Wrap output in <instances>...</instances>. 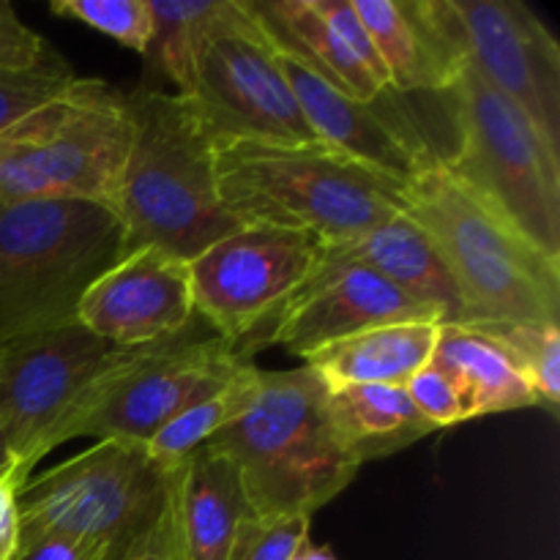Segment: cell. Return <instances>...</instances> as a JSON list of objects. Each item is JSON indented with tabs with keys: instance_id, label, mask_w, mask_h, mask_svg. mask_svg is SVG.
<instances>
[{
	"instance_id": "obj_1",
	"label": "cell",
	"mask_w": 560,
	"mask_h": 560,
	"mask_svg": "<svg viewBox=\"0 0 560 560\" xmlns=\"http://www.w3.org/2000/svg\"><path fill=\"white\" fill-rule=\"evenodd\" d=\"M219 202L238 228H279L323 244L353 238L408 211L405 184L326 142L217 140Z\"/></svg>"
},
{
	"instance_id": "obj_2",
	"label": "cell",
	"mask_w": 560,
	"mask_h": 560,
	"mask_svg": "<svg viewBox=\"0 0 560 560\" xmlns=\"http://www.w3.org/2000/svg\"><path fill=\"white\" fill-rule=\"evenodd\" d=\"M126 109L131 142L113 202L124 230V255L159 246L186 262L195 260L238 230L219 202L217 140L180 93L137 88L126 93Z\"/></svg>"
},
{
	"instance_id": "obj_3",
	"label": "cell",
	"mask_w": 560,
	"mask_h": 560,
	"mask_svg": "<svg viewBox=\"0 0 560 560\" xmlns=\"http://www.w3.org/2000/svg\"><path fill=\"white\" fill-rule=\"evenodd\" d=\"M405 200L463 299V326L560 323V262L463 184L443 156L405 184Z\"/></svg>"
},
{
	"instance_id": "obj_4",
	"label": "cell",
	"mask_w": 560,
	"mask_h": 560,
	"mask_svg": "<svg viewBox=\"0 0 560 560\" xmlns=\"http://www.w3.org/2000/svg\"><path fill=\"white\" fill-rule=\"evenodd\" d=\"M173 476L145 443L96 441L16 490L20 545L69 536L102 560H167Z\"/></svg>"
},
{
	"instance_id": "obj_5",
	"label": "cell",
	"mask_w": 560,
	"mask_h": 560,
	"mask_svg": "<svg viewBox=\"0 0 560 560\" xmlns=\"http://www.w3.org/2000/svg\"><path fill=\"white\" fill-rule=\"evenodd\" d=\"M206 446L233 459L255 514L312 517L359 474L334 432L326 383L306 364L260 370L249 408Z\"/></svg>"
},
{
	"instance_id": "obj_6",
	"label": "cell",
	"mask_w": 560,
	"mask_h": 560,
	"mask_svg": "<svg viewBox=\"0 0 560 560\" xmlns=\"http://www.w3.org/2000/svg\"><path fill=\"white\" fill-rule=\"evenodd\" d=\"M120 255L124 230L107 206L0 202V345L74 323L85 290Z\"/></svg>"
},
{
	"instance_id": "obj_7",
	"label": "cell",
	"mask_w": 560,
	"mask_h": 560,
	"mask_svg": "<svg viewBox=\"0 0 560 560\" xmlns=\"http://www.w3.org/2000/svg\"><path fill=\"white\" fill-rule=\"evenodd\" d=\"M129 142L126 93L80 77L69 93L0 131V202L80 200L113 211Z\"/></svg>"
},
{
	"instance_id": "obj_8",
	"label": "cell",
	"mask_w": 560,
	"mask_h": 560,
	"mask_svg": "<svg viewBox=\"0 0 560 560\" xmlns=\"http://www.w3.org/2000/svg\"><path fill=\"white\" fill-rule=\"evenodd\" d=\"M457 151L443 156L530 244L560 262V151L470 66L448 88Z\"/></svg>"
},
{
	"instance_id": "obj_9",
	"label": "cell",
	"mask_w": 560,
	"mask_h": 560,
	"mask_svg": "<svg viewBox=\"0 0 560 560\" xmlns=\"http://www.w3.org/2000/svg\"><path fill=\"white\" fill-rule=\"evenodd\" d=\"M200 317L186 331L140 348H124L85 397L44 441V457L74 438L148 443L197 399L222 388L249 359Z\"/></svg>"
},
{
	"instance_id": "obj_10",
	"label": "cell",
	"mask_w": 560,
	"mask_h": 560,
	"mask_svg": "<svg viewBox=\"0 0 560 560\" xmlns=\"http://www.w3.org/2000/svg\"><path fill=\"white\" fill-rule=\"evenodd\" d=\"M213 140L320 142L306 124L266 36L244 0H222L186 93Z\"/></svg>"
},
{
	"instance_id": "obj_11",
	"label": "cell",
	"mask_w": 560,
	"mask_h": 560,
	"mask_svg": "<svg viewBox=\"0 0 560 560\" xmlns=\"http://www.w3.org/2000/svg\"><path fill=\"white\" fill-rule=\"evenodd\" d=\"M124 348L80 323L0 345V441L5 479L20 490L44 459V441Z\"/></svg>"
},
{
	"instance_id": "obj_12",
	"label": "cell",
	"mask_w": 560,
	"mask_h": 560,
	"mask_svg": "<svg viewBox=\"0 0 560 560\" xmlns=\"http://www.w3.org/2000/svg\"><path fill=\"white\" fill-rule=\"evenodd\" d=\"M320 246L315 235L295 230H233L189 260L197 317L224 342H246L312 277Z\"/></svg>"
},
{
	"instance_id": "obj_13",
	"label": "cell",
	"mask_w": 560,
	"mask_h": 560,
	"mask_svg": "<svg viewBox=\"0 0 560 560\" xmlns=\"http://www.w3.org/2000/svg\"><path fill=\"white\" fill-rule=\"evenodd\" d=\"M468 66L560 151V44L520 0H448Z\"/></svg>"
},
{
	"instance_id": "obj_14",
	"label": "cell",
	"mask_w": 560,
	"mask_h": 560,
	"mask_svg": "<svg viewBox=\"0 0 560 560\" xmlns=\"http://www.w3.org/2000/svg\"><path fill=\"white\" fill-rule=\"evenodd\" d=\"M419 320L441 323V317L377 271L350 262L312 273L262 331L235 348L249 359L266 345H282L288 353L306 361L317 350L353 334Z\"/></svg>"
},
{
	"instance_id": "obj_15",
	"label": "cell",
	"mask_w": 560,
	"mask_h": 560,
	"mask_svg": "<svg viewBox=\"0 0 560 560\" xmlns=\"http://www.w3.org/2000/svg\"><path fill=\"white\" fill-rule=\"evenodd\" d=\"M195 320L189 262L159 246L126 252L77 306V323L115 348L162 342Z\"/></svg>"
},
{
	"instance_id": "obj_16",
	"label": "cell",
	"mask_w": 560,
	"mask_h": 560,
	"mask_svg": "<svg viewBox=\"0 0 560 560\" xmlns=\"http://www.w3.org/2000/svg\"><path fill=\"white\" fill-rule=\"evenodd\" d=\"M273 52L310 129L334 151L370 164L402 184H408L430 159H435V153L413 126L405 124L399 115L377 107L381 98L372 104L355 102L328 85L293 52L277 44H273Z\"/></svg>"
},
{
	"instance_id": "obj_17",
	"label": "cell",
	"mask_w": 560,
	"mask_h": 560,
	"mask_svg": "<svg viewBox=\"0 0 560 560\" xmlns=\"http://www.w3.org/2000/svg\"><path fill=\"white\" fill-rule=\"evenodd\" d=\"M392 80V93L446 96L468 66L448 0H353Z\"/></svg>"
},
{
	"instance_id": "obj_18",
	"label": "cell",
	"mask_w": 560,
	"mask_h": 560,
	"mask_svg": "<svg viewBox=\"0 0 560 560\" xmlns=\"http://www.w3.org/2000/svg\"><path fill=\"white\" fill-rule=\"evenodd\" d=\"M252 514L233 459L211 446L197 448L173 476L167 560H224Z\"/></svg>"
},
{
	"instance_id": "obj_19",
	"label": "cell",
	"mask_w": 560,
	"mask_h": 560,
	"mask_svg": "<svg viewBox=\"0 0 560 560\" xmlns=\"http://www.w3.org/2000/svg\"><path fill=\"white\" fill-rule=\"evenodd\" d=\"M350 262H359V266L386 277L410 299L435 312L443 326H463L465 323L463 299H459L446 266L441 262L424 230L408 213L353 235V238L323 244L320 260L312 273L331 271V268L350 266Z\"/></svg>"
},
{
	"instance_id": "obj_20",
	"label": "cell",
	"mask_w": 560,
	"mask_h": 560,
	"mask_svg": "<svg viewBox=\"0 0 560 560\" xmlns=\"http://www.w3.org/2000/svg\"><path fill=\"white\" fill-rule=\"evenodd\" d=\"M257 25L277 47L304 60L328 85L355 102L372 104L388 91L350 49L337 27L315 9L312 0H244Z\"/></svg>"
},
{
	"instance_id": "obj_21",
	"label": "cell",
	"mask_w": 560,
	"mask_h": 560,
	"mask_svg": "<svg viewBox=\"0 0 560 560\" xmlns=\"http://www.w3.org/2000/svg\"><path fill=\"white\" fill-rule=\"evenodd\" d=\"M441 323H394L370 328L317 350L306 366L323 377L326 386H405L424 370L435 353Z\"/></svg>"
},
{
	"instance_id": "obj_22",
	"label": "cell",
	"mask_w": 560,
	"mask_h": 560,
	"mask_svg": "<svg viewBox=\"0 0 560 560\" xmlns=\"http://www.w3.org/2000/svg\"><path fill=\"white\" fill-rule=\"evenodd\" d=\"M326 405L339 443L359 468L435 432L410 402L405 386H326Z\"/></svg>"
},
{
	"instance_id": "obj_23",
	"label": "cell",
	"mask_w": 560,
	"mask_h": 560,
	"mask_svg": "<svg viewBox=\"0 0 560 560\" xmlns=\"http://www.w3.org/2000/svg\"><path fill=\"white\" fill-rule=\"evenodd\" d=\"M432 364L457 381L470 419L539 405L506 345L479 328L441 326Z\"/></svg>"
},
{
	"instance_id": "obj_24",
	"label": "cell",
	"mask_w": 560,
	"mask_h": 560,
	"mask_svg": "<svg viewBox=\"0 0 560 560\" xmlns=\"http://www.w3.org/2000/svg\"><path fill=\"white\" fill-rule=\"evenodd\" d=\"M257 381H260V370L246 361L222 388L191 402L170 424H164L145 443L148 454L164 468H178L191 452L206 446L211 438H217L224 427L233 424L249 408L257 392Z\"/></svg>"
},
{
	"instance_id": "obj_25",
	"label": "cell",
	"mask_w": 560,
	"mask_h": 560,
	"mask_svg": "<svg viewBox=\"0 0 560 560\" xmlns=\"http://www.w3.org/2000/svg\"><path fill=\"white\" fill-rule=\"evenodd\" d=\"M219 3L222 0H148L153 36L145 58L159 66L180 96L191 91L197 47L211 27Z\"/></svg>"
},
{
	"instance_id": "obj_26",
	"label": "cell",
	"mask_w": 560,
	"mask_h": 560,
	"mask_svg": "<svg viewBox=\"0 0 560 560\" xmlns=\"http://www.w3.org/2000/svg\"><path fill=\"white\" fill-rule=\"evenodd\" d=\"M479 331L492 334L517 359L534 386L539 408L558 413L560 405V323H509Z\"/></svg>"
},
{
	"instance_id": "obj_27",
	"label": "cell",
	"mask_w": 560,
	"mask_h": 560,
	"mask_svg": "<svg viewBox=\"0 0 560 560\" xmlns=\"http://www.w3.org/2000/svg\"><path fill=\"white\" fill-rule=\"evenodd\" d=\"M49 11L55 16L82 22L140 55L148 52L153 36L148 0H55L49 3Z\"/></svg>"
},
{
	"instance_id": "obj_28",
	"label": "cell",
	"mask_w": 560,
	"mask_h": 560,
	"mask_svg": "<svg viewBox=\"0 0 560 560\" xmlns=\"http://www.w3.org/2000/svg\"><path fill=\"white\" fill-rule=\"evenodd\" d=\"M310 523L304 514H252L235 530L224 560H290L310 541Z\"/></svg>"
},
{
	"instance_id": "obj_29",
	"label": "cell",
	"mask_w": 560,
	"mask_h": 560,
	"mask_svg": "<svg viewBox=\"0 0 560 560\" xmlns=\"http://www.w3.org/2000/svg\"><path fill=\"white\" fill-rule=\"evenodd\" d=\"M77 80L80 77L63 60H55L36 71H22V74H0V131L11 129L22 118L42 109L44 104L69 93Z\"/></svg>"
},
{
	"instance_id": "obj_30",
	"label": "cell",
	"mask_w": 560,
	"mask_h": 560,
	"mask_svg": "<svg viewBox=\"0 0 560 560\" xmlns=\"http://www.w3.org/2000/svg\"><path fill=\"white\" fill-rule=\"evenodd\" d=\"M405 392H408L416 410H419L435 430L454 427L459 424V421L470 419L468 405H465V397L463 392H459L457 381H454L448 372H443L438 364H432V361L405 383Z\"/></svg>"
},
{
	"instance_id": "obj_31",
	"label": "cell",
	"mask_w": 560,
	"mask_h": 560,
	"mask_svg": "<svg viewBox=\"0 0 560 560\" xmlns=\"http://www.w3.org/2000/svg\"><path fill=\"white\" fill-rule=\"evenodd\" d=\"M60 60L36 31L20 20L14 5L0 0V74L36 71Z\"/></svg>"
},
{
	"instance_id": "obj_32",
	"label": "cell",
	"mask_w": 560,
	"mask_h": 560,
	"mask_svg": "<svg viewBox=\"0 0 560 560\" xmlns=\"http://www.w3.org/2000/svg\"><path fill=\"white\" fill-rule=\"evenodd\" d=\"M312 3H315V9L320 11V14L326 16L334 27H337V33L350 44V49L359 55L361 63H364L366 69H370L372 74H375L377 80H381L383 85L392 91V80H388L386 66H383V60H381V55H377L375 44H372L370 33H366V27L361 25L359 14H355L353 0H312Z\"/></svg>"
},
{
	"instance_id": "obj_33",
	"label": "cell",
	"mask_w": 560,
	"mask_h": 560,
	"mask_svg": "<svg viewBox=\"0 0 560 560\" xmlns=\"http://www.w3.org/2000/svg\"><path fill=\"white\" fill-rule=\"evenodd\" d=\"M11 560H102V556L69 536H42L16 547Z\"/></svg>"
},
{
	"instance_id": "obj_34",
	"label": "cell",
	"mask_w": 560,
	"mask_h": 560,
	"mask_svg": "<svg viewBox=\"0 0 560 560\" xmlns=\"http://www.w3.org/2000/svg\"><path fill=\"white\" fill-rule=\"evenodd\" d=\"M20 547V514H16V490L5 476H0V560L14 558Z\"/></svg>"
},
{
	"instance_id": "obj_35",
	"label": "cell",
	"mask_w": 560,
	"mask_h": 560,
	"mask_svg": "<svg viewBox=\"0 0 560 560\" xmlns=\"http://www.w3.org/2000/svg\"><path fill=\"white\" fill-rule=\"evenodd\" d=\"M290 560H339V558L334 556L328 547H317V545H312V541H304V545L299 547V552H295Z\"/></svg>"
},
{
	"instance_id": "obj_36",
	"label": "cell",
	"mask_w": 560,
	"mask_h": 560,
	"mask_svg": "<svg viewBox=\"0 0 560 560\" xmlns=\"http://www.w3.org/2000/svg\"><path fill=\"white\" fill-rule=\"evenodd\" d=\"M5 468V452H3V441H0V474H3Z\"/></svg>"
},
{
	"instance_id": "obj_37",
	"label": "cell",
	"mask_w": 560,
	"mask_h": 560,
	"mask_svg": "<svg viewBox=\"0 0 560 560\" xmlns=\"http://www.w3.org/2000/svg\"><path fill=\"white\" fill-rule=\"evenodd\" d=\"M140 560H164V558H140Z\"/></svg>"
}]
</instances>
